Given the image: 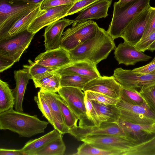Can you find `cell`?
Instances as JSON below:
<instances>
[{"instance_id":"cell-14","label":"cell","mask_w":155,"mask_h":155,"mask_svg":"<svg viewBox=\"0 0 155 155\" xmlns=\"http://www.w3.org/2000/svg\"><path fill=\"white\" fill-rule=\"evenodd\" d=\"M137 144L146 142L155 136V123L138 124L129 123L120 119L115 122Z\"/></svg>"},{"instance_id":"cell-40","label":"cell","mask_w":155,"mask_h":155,"mask_svg":"<svg viewBox=\"0 0 155 155\" xmlns=\"http://www.w3.org/2000/svg\"><path fill=\"white\" fill-rule=\"evenodd\" d=\"M77 0H45L40 5L41 10L52 7L68 5L75 2Z\"/></svg>"},{"instance_id":"cell-15","label":"cell","mask_w":155,"mask_h":155,"mask_svg":"<svg viewBox=\"0 0 155 155\" xmlns=\"http://www.w3.org/2000/svg\"><path fill=\"white\" fill-rule=\"evenodd\" d=\"M74 3L49 8L45 9L44 13L31 22L28 27V31L35 34L43 27L66 16L68 12Z\"/></svg>"},{"instance_id":"cell-9","label":"cell","mask_w":155,"mask_h":155,"mask_svg":"<svg viewBox=\"0 0 155 155\" xmlns=\"http://www.w3.org/2000/svg\"><path fill=\"white\" fill-rule=\"evenodd\" d=\"M82 91L77 87H63L58 91L61 98L79 120L78 126L80 127L90 125L87 124L89 120L84 102L85 94Z\"/></svg>"},{"instance_id":"cell-30","label":"cell","mask_w":155,"mask_h":155,"mask_svg":"<svg viewBox=\"0 0 155 155\" xmlns=\"http://www.w3.org/2000/svg\"><path fill=\"white\" fill-rule=\"evenodd\" d=\"M93 107L99 115L102 123H115L118 119L112 108V105H105L92 101Z\"/></svg>"},{"instance_id":"cell-31","label":"cell","mask_w":155,"mask_h":155,"mask_svg":"<svg viewBox=\"0 0 155 155\" xmlns=\"http://www.w3.org/2000/svg\"><path fill=\"white\" fill-rule=\"evenodd\" d=\"M65 150L66 146L62 135L50 142L35 155H63Z\"/></svg>"},{"instance_id":"cell-34","label":"cell","mask_w":155,"mask_h":155,"mask_svg":"<svg viewBox=\"0 0 155 155\" xmlns=\"http://www.w3.org/2000/svg\"><path fill=\"white\" fill-rule=\"evenodd\" d=\"M120 98L134 105H141L145 102L137 90L127 89L123 87Z\"/></svg>"},{"instance_id":"cell-45","label":"cell","mask_w":155,"mask_h":155,"mask_svg":"<svg viewBox=\"0 0 155 155\" xmlns=\"http://www.w3.org/2000/svg\"><path fill=\"white\" fill-rule=\"evenodd\" d=\"M14 63L12 61L0 57V72H2L11 68Z\"/></svg>"},{"instance_id":"cell-25","label":"cell","mask_w":155,"mask_h":155,"mask_svg":"<svg viewBox=\"0 0 155 155\" xmlns=\"http://www.w3.org/2000/svg\"><path fill=\"white\" fill-rule=\"evenodd\" d=\"M14 97L8 84L0 80V113L13 108Z\"/></svg>"},{"instance_id":"cell-18","label":"cell","mask_w":155,"mask_h":155,"mask_svg":"<svg viewBox=\"0 0 155 155\" xmlns=\"http://www.w3.org/2000/svg\"><path fill=\"white\" fill-rule=\"evenodd\" d=\"M74 22V20L63 18L47 26L44 34V45L46 51L60 47L64 29Z\"/></svg>"},{"instance_id":"cell-10","label":"cell","mask_w":155,"mask_h":155,"mask_svg":"<svg viewBox=\"0 0 155 155\" xmlns=\"http://www.w3.org/2000/svg\"><path fill=\"white\" fill-rule=\"evenodd\" d=\"M150 6L135 16L122 33L124 42L135 46L142 39L150 17Z\"/></svg>"},{"instance_id":"cell-2","label":"cell","mask_w":155,"mask_h":155,"mask_svg":"<svg viewBox=\"0 0 155 155\" xmlns=\"http://www.w3.org/2000/svg\"><path fill=\"white\" fill-rule=\"evenodd\" d=\"M49 123L41 120L36 115L17 111L13 108L0 113V129L9 130L20 137H30L44 133Z\"/></svg>"},{"instance_id":"cell-47","label":"cell","mask_w":155,"mask_h":155,"mask_svg":"<svg viewBox=\"0 0 155 155\" xmlns=\"http://www.w3.org/2000/svg\"><path fill=\"white\" fill-rule=\"evenodd\" d=\"M18 3H23L38 5L41 4L45 0H6Z\"/></svg>"},{"instance_id":"cell-39","label":"cell","mask_w":155,"mask_h":155,"mask_svg":"<svg viewBox=\"0 0 155 155\" xmlns=\"http://www.w3.org/2000/svg\"><path fill=\"white\" fill-rule=\"evenodd\" d=\"M100 0H79L76 1L68 12L67 16L77 13Z\"/></svg>"},{"instance_id":"cell-41","label":"cell","mask_w":155,"mask_h":155,"mask_svg":"<svg viewBox=\"0 0 155 155\" xmlns=\"http://www.w3.org/2000/svg\"><path fill=\"white\" fill-rule=\"evenodd\" d=\"M155 41V31L141 40L135 46L138 49L143 52L148 50L149 46Z\"/></svg>"},{"instance_id":"cell-5","label":"cell","mask_w":155,"mask_h":155,"mask_svg":"<svg viewBox=\"0 0 155 155\" xmlns=\"http://www.w3.org/2000/svg\"><path fill=\"white\" fill-rule=\"evenodd\" d=\"M40 4L0 0V41L6 38L9 29L17 21Z\"/></svg>"},{"instance_id":"cell-21","label":"cell","mask_w":155,"mask_h":155,"mask_svg":"<svg viewBox=\"0 0 155 155\" xmlns=\"http://www.w3.org/2000/svg\"><path fill=\"white\" fill-rule=\"evenodd\" d=\"M16 86L12 92L14 97L15 110L23 112L22 104L25 91L28 81L31 79L28 71L25 68L14 71Z\"/></svg>"},{"instance_id":"cell-53","label":"cell","mask_w":155,"mask_h":155,"mask_svg":"<svg viewBox=\"0 0 155 155\" xmlns=\"http://www.w3.org/2000/svg\"></svg>"},{"instance_id":"cell-49","label":"cell","mask_w":155,"mask_h":155,"mask_svg":"<svg viewBox=\"0 0 155 155\" xmlns=\"http://www.w3.org/2000/svg\"><path fill=\"white\" fill-rule=\"evenodd\" d=\"M148 50L153 52L155 50V41L152 43L149 47Z\"/></svg>"},{"instance_id":"cell-23","label":"cell","mask_w":155,"mask_h":155,"mask_svg":"<svg viewBox=\"0 0 155 155\" xmlns=\"http://www.w3.org/2000/svg\"><path fill=\"white\" fill-rule=\"evenodd\" d=\"M40 5L17 21L9 29L5 39L12 37L27 30L31 22L46 11V10L41 9Z\"/></svg>"},{"instance_id":"cell-26","label":"cell","mask_w":155,"mask_h":155,"mask_svg":"<svg viewBox=\"0 0 155 155\" xmlns=\"http://www.w3.org/2000/svg\"><path fill=\"white\" fill-rule=\"evenodd\" d=\"M39 92L48 105L53 118L56 119L62 124H64V119L57 100L58 94L55 92L42 88H40Z\"/></svg>"},{"instance_id":"cell-33","label":"cell","mask_w":155,"mask_h":155,"mask_svg":"<svg viewBox=\"0 0 155 155\" xmlns=\"http://www.w3.org/2000/svg\"><path fill=\"white\" fill-rule=\"evenodd\" d=\"M127 155H155V136L133 147Z\"/></svg>"},{"instance_id":"cell-28","label":"cell","mask_w":155,"mask_h":155,"mask_svg":"<svg viewBox=\"0 0 155 155\" xmlns=\"http://www.w3.org/2000/svg\"><path fill=\"white\" fill-rule=\"evenodd\" d=\"M29 65H24L23 67L28 71L32 80L41 79L48 74L56 72L58 69L46 67L28 60Z\"/></svg>"},{"instance_id":"cell-16","label":"cell","mask_w":155,"mask_h":155,"mask_svg":"<svg viewBox=\"0 0 155 155\" xmlns=\"http://www.w3.org/2000/svg\"><path fill=\"white\" fill-rule=\"evenodd\" d=\"M71 61L68 51L61 47L40 53L34 61L36 63L58 69Z\"/></svg>"},{"instance_id":"cell-17","label":"cell","mask_w":155,"mask_h":155,"mask_svg":"<svg viewBox=\"0 0 155 155\" xmlns=\"http://www.w3.org/2000/svg\"><path fill=\"white\" fill-rule=\"evenodd\" d=\"M114 50V57L119 64L134 65L137 62L147 61L151 58L135 46L125 42L119 44Z\"/></svg>"},{"instance_id":"cell-24","label":"cell","mask_w":155,"mask_h":155,"mask_svg":"<svg viewBox=\"0 0 155 155\" xmlns=\"http://www.w3.org/2000/svg\"><path fill=\"white\" fill-rule=\"evenodd\" d=\"M61 75L56 72L51 73L41 79L33 80L36 88L56 92L61 87Z\"/></svg>"},{"instance_id":"cell-20","label":"cell","mask_w":155,"mask_h":155,"mask_svg":"<svg viewBox=\"0 0 155 155\" xmlns=\"http://www.w3.org/2000/svg\"><path fill=\"white\" fill-rule=\"evenodd\" d=\"M111 3V0H100L94 3L79 12L73 22L105 18L108 15V10Z\"/></svg>"},{"instance_id":"cell-11","label":"cell","mask_w":155,"mask_h":155,"mask_svg":"<svg viewBox=\"0 0 155 155\" xmlns=\"http://www.w3.org/2000/svg\"><path fill=\"white\" fill-rule=\"evenodd\" d=\"M113 76L122 87L137 90L155 83V74H142L121 68L114 71Z\"/></svg>"},{"instance_id":"cell-8","label":"cell","mask_w":155,"mask_h":155,"mask_svg":"<svg viewBox=\"0 0 155 155\" xmlns=\"http://www.w3.org/2000/svg\"><path fill=\"white\" fill-rule=\"evenodd\" d=\"M35 34L26 30L12 37L0 41V57L19 61Z\"/></svg>"},{"instance_id":"cell-46","label":"cell","mask_w":155,"mask_h":155,"mask_svg":"<svg viewBox=\"0 0 155 155\" xmlns=\"http://www.w3.org/2000/svg\"><path fill=\"white\" fill-rule=\"evenodd\" d=\"M0 155H25L21 149L20 150L0 149Z\"/></svg>"},{"instance_id":"cell-27","label":"cell","mask_w":155,"mask_h":155,"mask_svg":"<svg viewBox=\"0 0 155 155\" xmlns=\"http://www.w3.org/2000/svg\"><path fill=\"white\" fill-rule=\"evenodd\" d=\"M93 78L75 74L61 75V87H71L81 89Z\"/></svg>"},{"instance_id":"cell-6","label":"cell","mask_w":155,"mask_h":155,"mask_svg":"<svg viewBox=\"0 0 155 155\" xmlns=\"http://www.w3.org/2000/svg\"><path fill=\"white\" fill-rule=\"evenodd\" d=\"M99 26L91 20L73 22L62 34L60 47L68 51L94 37Z\"/></svg>"},{"instance_id":"cell-38","label":"cell","mask_w":155,"mask_h":155,"mask_svg":"<svg viewBox=\"0 0 155 155\" xmlns=\"http://www.w3.org/2000/svg\"><path fill=\"white\" fill-rule=\"evenodd\" d=\"M84 102L88 119L94 125L100 127L102 123L100 120L98 115L93 107L92 101L88 99L85 96Z\"/></svg>"},{"instance_id":"cell-7","label":"cell","mask_w":155,"mask_h":155,"mask_svg":"<svg viewBox=\"0 0 155 155\" xmlns=\"http://www.w3.org/2000/svg\"><path fill=\"white\" fill-rule=\"evenodd\" d=\"M80 141L100 148L119 151L122 155H127L132 147L137 145L128 137L115 135L87 136L81 138Z\"/></svg>"},{"instance_id":"cell-50","label":"cell","mask_w":155,"mask_h":155,"mask_svg":"<svg viewBox=\"0 0 155 155\" xmlns=\"http://www.w3.org/2000/svg\"><path fill=\"white\" fill-rule=\"evenodd\" d=\"M155 61V57L151 61V62H153Z\"/></svg>"},{"instance_id":"cell-29","label":"cell","mask_w":155,"mask_h":155,"mask_svg":"<svg viewBox=\"0 0 155 155\" xmlns=\"http://www.w3.org/2000/svg\"><path fill=\"white\" fill-rule=\"evenodd\" d=\"M75 155H122L120 152L100 148L84 143L77 148Z\"/></svg>"},{"instance_id":"cell-48","label":"cell","mask_w":155,"mask_h":155,"mask_svg":"<svg viewBox=\"0 0 155 155\" xmlns=\"http://www.w3.org/2000/svg\"><path fill=\"white\" fill-rule=\"evenodd\" d=\"M134 0H119L118 3L120 7L124 6L126 4Z\"/></svg>"},{"instance_id":"cell-44","label":"cell","mask_w":155,"mask_h":155,"mask_svg":"<svg viewBox=\"0 0 155 155\" xmlns=\"http://www.w3.org/2000/svg\"><path fill=\"white\" fill-rule=\"evenodd\" d=\"M53 118V127L62 135L68 133L69 128L64 124H62L56 119Z\"/></svg>"},{"instance_id":"cell-22","label":"cell","mask_w":155,"mask_h":155,"mask_svg":"<svg viewBox=\"0 0 155 155\" xmlns=\"http://www.w3.org/2000/svg\"><path fill=\"white\" fill-rule=\"evenodd\" d=\"M62 135L58 131L54 129L38 138L29 140L21 149L25 155H35L50 142Z\"/></svg>"},{"instance_id":"cell-36","label":"cell","mask_w":155,"mask_h":155,"mask_svg":"<svg viewBox=\"0 0 155 155\" xmlns=\"http://www.w3.org/2000/svg\"><path fill=\"white\" fill-rule=\"evenodd\" d=\"M139 92L150 109L155 114V83L142 87Z\"/></svg>"},{"instance_id":"cell-13","label":"cell","mask_w":155,"mask_h":155,"mask_svg":"<svg viewBox=\"0 0 155 155\" xmlns=\"http://www.w3.org/2000/svg\"><path fill=\"white\" fill-rule=\"evenodd\" d=\"M122 86L114 76H104L94 78L87 83L82 89L100 93L109 97L120 98Z\"/></svg>"},{"instance_id":"cell-43","label":"cell","mask_w":155,"mask_h":155,"mask_svg":"<svg viewBox=\"0 0 155 155\" xmlns=\"http://www.w3.org/2000/svg\"><path fill=\"white\" fill-rule=\"evenodd\" d=\"M134 71L142 74H150L155 70V61L150 62L143 66L134 68Z\"/></svg>"},{"instance_id":"cell-12","label":"cell","mask_w":155,"mask_h":155,"mask_svg":"<svg viewBox=\"0 0 155 155\" xmlns=\"http://www.w3.org/2000/svg\"><path fill=\"white\" fill-rule=\"evenodd\" d=\"M68 133L74 137L78 141L87 136L101 135H118L130 139L122 128L115 123H103L99 127L94 125H86L81 127L77 126L69 129Z\"/></svg>"},{"instance_id":"cell-1","label":"cell","mask_w":155,"mask_h":155,"mask_svg":"<svg viewBox=\"0 0 155 155\" xmlns=\"http://www.w3.org/2000/svg\"><path fill=\"white\" fill-rule=\"evenodd\" d=\"M116 48L107 31L99 27L94 37L68 51L72 61L85 60L97 65Z\"/></svg>"},{"instance_id":"cell-51","label":"cell","mask_w":155,"mask_h":155,"mask_svg":"<svg viewBox=\"0 0 155 155\" xmlns=\"http://www.w3.org/2000/svg\"><path fill=\"white\" fill-rule=\"evenodd\" d=\"M155 74V70L154 71H153L151 74Z\"/></svg>"},{"instance_id":"cell-4","label":"cell","mask_w":155,"mask_h":155,"mask_svg":"<svg viewBox=\"0 0 155 155\" xmlns=\"http://www.w3.org/2000/svg\"><path fill=\"white\" fill-rule=\"evenodd\" d=\"M112 108L118 119L134 124L155 123V114L145 101L141 105H134L120 98Z\"/></svg>"},{"instance_id":"cell-35","label":"cell","mask_w":155,"mask_h":155,"mask_svg":"<svg viewBox=\"0 0 155 155\" xmlns=\"http://www.w3.org/2000/svg\"><path fill=\"white\" fill-rule=\"evenodd\" d=\"M84 92L85 97L88 99L105 105H116L119 99L113 98L100 93L90 91H87Z\"/></svg>"},{"instance_id":"cell-52","label":"cell","mask_w":155,"mask_h":155,"mask_svg":"<svg viewBox=\"0 0 155 155\" xmlns=\"http://www.w3.org/2000/svg\"></svg>"},{"instance_id":"cell-37","label":"cell","mask_w":155,"mask_h":155,"mask_svg":"<svg viewBox=\"0 0 155 155\" xmlns=\"http://www.w3.org/2000/svg\"><path fill=\"white\" fill-rule=\"evenodd\" d=\"M34 99L38 108L41 112L43 116L53 126V118L51 110L47 103L39 91L37 95L35 96Z\"/></svg>"},{"instance_id":"cell-19","label":"cell","mask_w":155,"mask_h":155,"mask_svg":"<svg viewBox=\"0 0 155 155\" xmlns=\"http://www.w3.org/2000/svg\"><path fill=\"white\" fill-rule=\"evenodd\" d=\"M96 65L94 63L85 60L72 61L56 72L61 75L75 74L94 79L101 76Z\"/></svg>"},{"instance_id":"cell-32","label":"cell","mask_w":155,"mask_h":155,"mask_svg":"<svg viewBox=\"0 0 155 155\" xmlns=\"http://www.w3.org/2000/svg\"><path fill=\"white\" fill-rule=\"evenodd\" d=\"M57 100L59 105L65 124L69 129L78 126V119L58 94Z\"/></svg>"},{"instance_id":"cell-3","label":"cell","mask_w":155,"mask_h":155,"mask_svg":"<svg viewBox=\"0 0 155 155\" xmlns=\"http://www.w3.org/2000/svg\"><path fill=\"white\" fill-rule=\"evenodd\" d=\"M150 0H134L120 7L114 3L113 15L107 32L114 40L120 38L128 24L136 15L149 6Z\"/></svg>"},{"instance_id":"cell-42","label":"cell","mask_w":155,"mask_h":155,"mask_svg":"<svg viewBox=\"0 0 155 155\" xmlns=\"http://www.w3.org/2000/svg\"><path fill=\"white\" fill-rule=\"evenodd\" d=\"M155 31V7H151L150 17L142 39Z\"/></svg>"}]
</instances>
